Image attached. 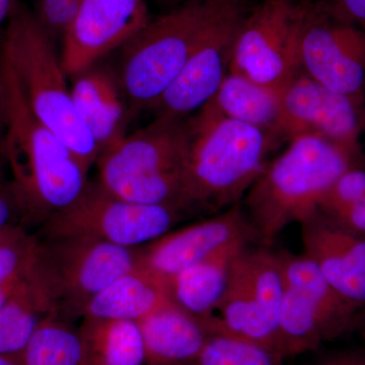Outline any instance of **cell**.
Wrapping results in <instances>:
<instances>
[{"label": "cell", "mask_w": 365, "mask_h": 365, "mask_svg": "<svg viewBox=\"0 0 365 365\" xmlns=\"http://www.w3.org/2000/svg\"><path fill=\"white\" fill-rule=\"evenodd\" d=\"M309 7L264 0L242 18L228 71L282 91L300 72L299 43Z\"/></svg>", "instance_id": "52a82bcc"}, {"label": "cell", "mask_w": 365, "mask_h": 365, "mask_svg": "<svg viewBox=\"0 0 365 365\" xmlns=\"http://www.w3.org/2000/svg\"><path fill=\"white\" fill-rule=\"evenodd\" d=\"M255 240H258L256 232L239 203L209 220L167 232L137 250V267L168 285L177 274L197 262L228 247L250 244Z\"/></svg>", "instance_id": "7c38bea8"}, {"label": "cell", "mask_w": 365, "mask_h": 365, "mask_svg": "<svg viewBox=\"0 0 365 365\" xmlns=\"http://www.w3.org/2000/svg\"><path fill=\"white\" fill-rule=\"evenodd\" d=\"M16 0H0V39Z\"/></svg>", "instance_id": "d6a6232c"}, {"label": "cell", "mask_w": 365, "mask_h": 365, "mask_svg": "<svg viewBox=\"0 0 365 365\" xmlns=\"http://www.w3.org/2000/svg\"><path fill=\"white\" fill-rule=\"evenodd\" d=\"M284 359L272 348L215 331L189 365H284Z\"/></svg>", "instance_id": "d4e9b609"}, {"label": "cell", "mask_w": 365, "mask_h": 365, "mask_svg": "<svg viewBox=\"0 0 365 365\" xmlns=\"http://www.w3.org/2000/svg\"><path fill=\"white\" fill-rule=\"evenodd\" d=\"M359 119L355 101L299 72L281 91V140L316 136L354 153Z\"/></svg>", "instance_id": "4fadbf2b"}, {"label": "cell", "mask_w": 365, "mask_h": 365, "mask_svg": "<svg viewBox=\"0 0 365 365\" xmlns=\"http://www.w3.org/2000/svg\"><path fill=\"white\" fill-rule=\"evenodd\" d=\"M365 195V170L352 167L345 170L327 190L319 210L329 216L344 212Z\"/></svg>", "instance_id": "4316f807"}, {"label": "cell", "mask_w": 365, "mask_h": 365, "mask_svg": "<svg viewBox=\"0 0 365 365\" xmlns=\"http://www.w3.org/2000/svg\"><path fill=\"white\" fill-rule=\"evenodd\" d=\"M37 237L23 225H14L0 232V287L24 272L32 261Z\"/></svg>", "instance_id": "484cf974"}, {"label": "cell", "mask_w": 365, "mask_h": 365, "mask_svg": "<svg viewBox=\"0 0 365 365\" xmlns=\"http://www.w3.org/2000/svg\"><path fill=\"white\" fill-rule=\"evenodd\" d=\"M7 124V93L4 78L0 74V143L6 133Z\"/></svg>", "instance_id": "1f68e13d"}, {"label": "cell", "mask_w": 365, "mask_h": 365, "mask_svg": "<svg viewBox=\"0 0 365 365\" xmlns=\"http://www.w3.org/2000/svg\"><path fill=\"white\" fill-rule=\"evenodd\" d=\"M78 333L83 365H145L137 322L83 318Z\"/></svg>", "instance_id": "7402d4cb"}, {"label": "cell", "mask_w": 365, "mask_h": 365, "mask_svg": "<svg viewBox=\"0 0 365 365\" xmlns=\"http://www.w3.org/2000/svg\"><path fill=\"white\" fill-rule=\"evenodd\" d=\"M144 0H83L62 37V66L74 78L124 48L151 21Z\"/></svg>", "instance_id": "30bf717a"}, {"label": "cell", "mask_w": 365, "mask_h": 365, "mask_svg": "<svg viewBox=\"0 0 365 365\" xmlns=\"http://www.w3.org/2000/svg\"><path fill=\"white\" fill-rule=\"evenodd\" d=\"M145 365H189L212 334L208 319H199L172 299L137 322Z\"/></svg>", "instance_id": "e0dca14e"}, {"label": "cell", "mask_w": 365, "mask_h": 365, "mask_svg": "<svg viewBox=\"0 0 365 365\" xmlns=\"http://www.w3.org/2000/svg\"><path fill=\"white\" fill-rule=\"evenodd\" d=\"M278 349L283 356H295L333 340L330 328L307 299L287 287L277 319Z\"/></svg>", "instance_id": "603a6c76"}, {"label": "cell", "mask_w": 365, "mask_h": 365, "mask_svg": "<svg viewBox=\"0 0 365 365\" xmlns=\"http://www.w3.org/2000/svg\"><path fill=\"white\" fill-rule=\"evenodd\" d=\"M21 218L18 206L14 202L6 178H0V232L11 225H18Z\"/></svg>", "instance_id": "83f0119b"}, {"label": "cell", "mask_w": 365, "mask_h": 365, "mask_svg": "<svg viewBox=\"0 0 365 365\" xmlns=\"http://www.w3.org/2000/svg\"><path fill=\"white\" fill-rule=\"evenodd\" d=\"M341 11L354 20L365 23V0H337Z\"/></svg>", "instance_id": "4dcf8cb0"}, {"label": "cell", "mask_w": 365, "mask_h": 365, "mask_svg": "<svg viewBox=\"0 0 365 365\" xmlns=\"http://www.w3.org/2000/svg\"><path fill=\"white\" fill-rule=\"evenodd\" d=\"M365 37L307 9L299 43L300 72L355 101L365 81Z\"/></svg>", "instance_id": "5bb4252c"}, {"label": "cell", "mask_w": 365, "mask_h": 365, "mask_svg": "<svg viewBox=\"0 0 365 365\" xmlns=\"http://www.w3.org/2000/svg\"><path fill=\"white\" fill-rule=\"evenodd\" d=\"M138 252L81 235L37 237L32 273L53 316L83 317L86 304L118 276L137 267Z\"/></svg>", "instance_id": "8992f818"}, {"label": "cell", "mask_w": 365, "mask_h": 365, "mask_svg": "<svg viewBox=\"0 0 365 365\" xmlns=\"http://www.w3.org/2000/svg\"><path fill=\"white\" fill-rule=\"evenodd\" d=\"M353 155L325 139L297 136L268 162L245 198V211L257 239L268 247L292 223H302L348 169Z\"/></svg>", "instance_id": "277c9868"}, {"label": "cell", "mask_w": 365, "mask_h": 365, "mask_svg": "<svg viewBox=\"0 0 365 365\" xmlns=\"http://www.w3.org/2000/svg\"><path fill=\"white\" fill-rule=\"evenodd\" d=\"M227 0H189L151 19L124 48L120 83L131 115L153 109L202 42Z\"/></svg>", "instance_id": "5b68a950"}, {"label": "cell", "mask_w": 365, "mask_h": 365, "mask_svg": "<svg viewBox=\"0 0 365 365\" xmlns=\"http://www.w3.org/2000/svg\"><path fill=\"white\" fill-rule=\"evenodd\" d=\"M244 16L237 0L225 1L202 42L153 106L157 116L187 118L215 97L227 74L235 33Z\"/></svg>", "instance_id": "8fae6325"}, {"label": "cell", "mask_w": 365, "mask_h": 365, "mask_svg": "<svg viewBox=\"0 0 365 365\" xmlns=\"http://www.w3.org/2000/svg\"><path fill=\"white\" fill-rule=\"evenodd\" d=\"M332 217V216H331ZM341 225L365 237V195L344 212L333 217Z\"/></svg>", "instance_id": "f1b7e54d"}, {"label": "cell", "mask_w": 365, "mask_h": 365, "mask_svg": "<svg viewBox=\"0 0 365 365\" xmlns=\"http://www.w3.org/2000/svg\"><path fill=\"white\" fill-rule=\"evenodd\" d=\"M20 359L21 365H83L78 329L59 317H46Z\"/></svg>", "instance_id": "cb8c5ba5"}, {"label": "cell", "mask_w": 365, "mask_h": 365, "mask_svg": "<svg viewBox=\"0 0 365 365\" xmlns=\"http://www.w3.org/2000/svg\"><path fill=\"white\" fill-rule=\"evenodd\" d=\"M317 365H365V350H339L328 353Z\"/></svg>", "instance_id": "f546056e"}, {"label": "cell", "mask_w": 365, "mask_h": 365, "mask_svg": "<svg viewBox=\"0 0 365 365\" xmlns=\"http://www.w3.org/2000/svg\"><path fill=\"white\" fill-rule=\"evenodd\" d=\"M176 206L140 205L121 200L97 182L43 223L44 235H81L135 249L170 232L181 217Z\"/></svg>", "instance_id": "ba28073f"}, {"label": "cell", "mask_w": 365, "mask_h": 365, "mask_svg": "<svg viewBox=\"0 0 365 365\" xmlns=\"http://www.w3.org/2000/svg\"><path fill=\"white\" fill-rule=\"evenodd\" d=\"M209 102L225 116L265 131L279 143L282 141L280 91L228 71Z\"/></svg>", "instance_id": "44dd1931"}, {"label": "cell", "mask_w": 365, "mask_h": 365, "mask_svg": "<svg viewBox=\"0 0 365 365\" xmlns=\"http://www.w3.org/2000/svg\"><path fill=\"white\" fill-rule=\"evenodd\" d=\"M250 244L241 242L211 255L168 282L170 299L199 319L215 316L230 282L235 259Z\"/></svg>", "instance_id": "ac0fdd59"}, {"label": "cell", "mask_w": 365, "mask_h": 365, "mask_svg": "<svg viewBox=\"0 0 365 365\" xmlns=\"http://www.w3.org/2000/svg\"><path fill=\"white\" fill-rule=\"evenodd\" d=\"M304 253L334 289L361 309L365 306V237L317 211L299 223Z\"/></svg>", "instance_id": "9a60e30c"}, {"label": "cell", "mask_w": 365, "mask_h": 365, "mask_svg": "<svg viewBox=\"0 0 365 365\" xmlns=\"http://www.w3.org/2000/svg\"><path fill=\"white\" fill-rule=\"evenodd\" d=\"M0 74L7 93V124L0 143L6 180L21 220L44 223L83 193L90 169L33 114L1 58Z\"/></svg>", "instance_id": "6da1fadb"}, {"label": "cell", "mask_w": 365, "mask_h": 365, "mask_svg": "<svg viewBox=\"0 0 365 365\" xmlns=\"http://www.w3.org/2000/svg\"><path fill=\"white\" fill-rule=\"evenodd\" d=\"M0 365H21L20 355L0 354Z\"/></svg>", "instance_id": "e575fe53"}, {"label": "cell", "mask_w": 365, "mask_h": 365, "mask_svg": "<svg viewBox=\"0 0 365 365\" xmlns=\"http://www.w3.org/2000/svg\"><path fill=\"white\" fill-rule=\"evenodd\" d=\"M182 168V211L218 212L239 204L279 144L270 134L222 114L208 102L192 118Z\"/></svg>", "instance_id": "7a4b0ae2"}, {"label": "cell", "mask_w": 365, "mask_h": 365, "mask_svg": "<svg viewBox=\"0 0 365 365\" xmlns=\"http://www.w3.org/2000/svg\"><path fill=\"white\" fill-rule=\"evenodd\" d=\"M285 284L307 299L330 328L334 339L352 330L360 309L341 297L306 254L277 252Z\"/></svg>", "instance_id": "ffe728a7"}, {"label": "cell", "mask_w": 365, "mask_h": 365, "mask_svg": "<svg viewBox=\"0 0 365 365\" xmlns=\"http://www.w3.org/2000/svg\"><path fill=\"white\" fill-rule=\"evenodd\" d=\"M0 58L13 71L33 114L91 170L100 150L76 111L54 38L21 0L14 2L4 26Z\"/></svg>", "instance_id": "3957f363"}, {"label": "cell", "mask_w": 365, "mask_h": 365, "mask_svg": "<svg viewBox=\"0 0 365 365\" xmlns=\"http://www.w3.org/2000/svg\"><path fill=\"white\" fill-rule=\"evenodd\" d=\"M170 299L165 283L135 267L96 294L86 304L83 318L138 322Z\"/></svg>", "instance_id": "d6986e66"}, {"label": "cell", "mask_w": 365, "mask_h": 365, "mask_svg": "<svg viewBox=\"0 0 365 365\" xmlns=\"http://www.w3.org/2000/svg\"><path fill=\"white\" fill-rule=\"evenodd\" d=\"M191 138L190 118L157 116L101 153L98 182L108 189L182 170Z\"/></svg>", "instance_id": "9c48e42d"}, {"label": "cell", "mask_w": 365, "mask_h": 365, "mask_svg": "<svg viewBox=\"0 0 365 365\" xmlns=\"http://www.w3.org/2000/svg\"><path fill=\"white\" fill-rule=\"evenodd\" d=\"M353 329L359 331L360 337L362 338L365 343V306L356 314Z\"/></svg>", "instance_id": "836d02e7"}, {"label": "cell", "mask_w": 365, "mask_h": 365, "mask_svg": "<svg viewBox=\"0 0 365 365\" xmlns=\"http://www.w3.org/2000/svg\"><path fill=\"white\" fill-rule=\"evenodd\" d=\"M72 100L100 155L127 134L132 116L119 76L100 63L71 78Z\"/></svg>", "instance_id": "2e32d148"}]
</instances>
